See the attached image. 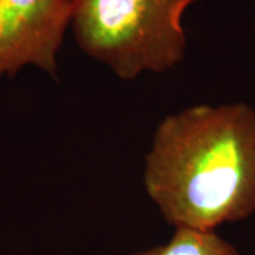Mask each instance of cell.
<instances>
[{
	"instance_id": "3957f363",
	"label": "cell",
	"mask_w": 255,
	"mask_h": 255,
	"mask_svg": "<svg viewBox=\"0 0 255 255\" xmlns=\"http://www.w3.org/2000/svg\"><path fill=\"white\" fill-rule=\"evenodd\" d=\"M73 0H0V78L34 65L55 77Z\"/></svg>"
},
{
	"instance_id": "277c9868",
	"label": "cell",
	"mask_w": 255,
	"mask_h": 255,
	"mask_svg": "<svg viewBox=\"0 0 255 255\" xmlns=\"http://www.w3.org/2000/svg\"><path fill=\"white\" fill-rule=\"evenodd\" d=\"M133 255H241L216 231L174 228L170 240L160 246L136 251Z\"/></svg>"
},
{
	"instance_id": "7a4b0ae2",
	"label": "cell",
	"mask_w": 255,
	"mask_h": 255,
	"mask_svg": "<svg viewBox=\"0 0 255 255\" xmlns=\"http://www.w3.org/2000/svg\"><path fill=\"white\" fill-rule=\"evenodd\" d=\"M197 0H73L70 26L85 54L122 80L174 68L186 54L182 18Z\"/></svg>"
},
{
	"instance_id": "6da1fadb",
	"label": "cell",
	"mask_w": 255,
	"mask_h": 255,
	"mask_svg": "<svg viewBox=\"0 0 255 255\" xmlns=\"http://www.w3.org/2000/svg\"><path fill=\"white\" fill-rule=\"evenodd\" d=\"M143 186L174 228L214 231L255 213V111L196 105L157 125Z\"/></svg>"
}]
</instances>
